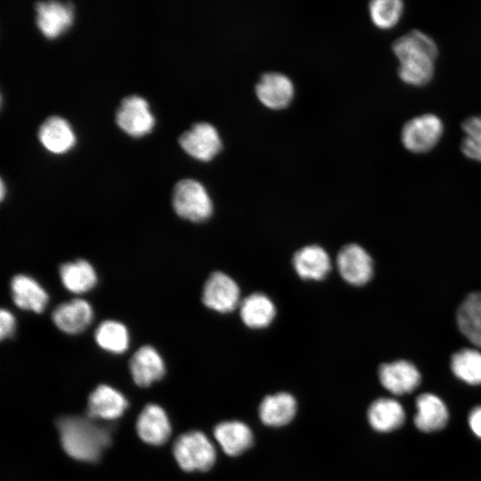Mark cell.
<instances>
[{"instance_id":"6","label":"cell","mask_w":481,"mask_h":481,"mask_svg":"<svg viewBox=\"0 0 481 481\" xmlns=\"http://www.w3.org/2000/svg\"><path fill=\"white\" fill-rule=\"evenodd\" d=\"M115 120L122 131L133 137L150 134L155 125L148 102L136 94L126 96L120 101Z\"/></svg>"},{"instance_id":"16","label":"cell","mask_w":481,"mask_h":481,"mask_svg":"<svg viewBox=\"0 0 481 481\" xmlns=\"http://www.w3.org/2000/svg\"><path fill=\"white\" fill-rule=\"evenodd\" d=\"M136 430L143 442L160 445L168 439L171 426L165 411L160 406L148 404L138 417Z\"/></svg>"},{"instance_id":"2","label":"cell","mask_w":481,"mask_h":481,"mask_svg":"<svg viewBox=\"0 0 481 481\" xmlns=\"http://www.w3.org/2000/svg\"><path fill=\"white\" fill-rule=\"evenodd\" d=\"M57 427L64 451L78 461H98L110 444L108 430L85 418L63 417L58 420Z\"/></svg>"},{"instance_id":"12","label":"cell","mask_w":481,"mask_h":481,"mask_svg":"<svg viewBox=\"0 0 481 481\" xmlns=\"http://www.w3.org/2000/svg\"><path fill=\"white\" fill-rule=\"evenodd\" d=\"M94 311L91 305L80 298L58 305L52 313L55 326L64 333L74 335L84 331L92 322Z\"/></svg>"},{"instance_id":"17","label":"cell","mask_w":481,"mask_h":481,"mask_svg":"<svg viewBox=\"0 0 481 481\" xmlns=\"http://www.w3.org/2000/svg\"><path fill=\"white\" fill-rule=\"evenodd\" d=\"M13 303L20 309L42 313L48 302V295L44 288L32 277L17 274L11 281Z\"/></svg>"},{"instance_id":"26","label":"cell","mask_w":481,"mask_h":481,"mask_svg":"<svg viewBox=\"0 0 481 481\" xmlns=\"http://www.w3.org/2000/svg\"><path fill=\"white\" fill-rule=\"evenodd\" d=\"M273 301L263 293H253L245 298L240 306L242 322L249 328L267 327L275 316Z\"/></svg>"},{"instance_id":"28","label":"cell","mask_w":481,"mask_h":481,"mask_svg":"<svg viewBox=\"0 0 481 481\" xmlns=\"http://www.w3.org/2000/svg\"><path fill=\"white\" fill-rule=\"evenodd\" d=\"M451 369L454 375L470 385L481 384V353L463 348L452 355Z\"/></svg>"},{"instance_id":"4","label":"cell","mask_w":481,"mask_h":481,"mask_svg":"<svg viewBox=\"0 0 481 481\" xmlns=\"http://www.w3.org/2000/svg\"><path fill=\"white\" fill-rule=\"evenodd\" d=\"M173 452L178 465L185 471H207L216 461L212 443L200 431L181 435L175 441Z\"/></svg>"},{"instance_id":"27","label":"cell","mask_w":481,"mask_h":481,"mask_svg":"<svg viewBox=\"0 0 481 481\" xmlns=\"http://www.w3.org/2000/svg\"><path fill=\"white\" fill-rule=\"evenodd\" d=\"M97 345L112 354H122L129 346V333L120 322L105 320L99 324L94 332Z\"/></svg>"},{"instance_id":"31","label":"cell","mask_w":481,"mask_h":481,"mask_svg":"<svg viewBox=\"0 0 481 481\" xmlns=\"http://www.w3.org/2000/svg\"><path fill=\"white\" fill-rule=\"evenodd\" d=\"M16 322L13 314L7 309L0 312V338L4 339L13 335Z\"/></svg>"},{"instance_id":"14","label":"cell","mask_w":481,"mask_h":481,"mask_svg":"<svg viewBox=\"0 0 481 481\" xmlns=\"http://www.w3.org/2000/svg\"><path fill=\"white\" fill-rule=\"evenodd\" d=\"M134 381L139 387H149L165 374V364L158 351L146 345L138 348L129 361Z\"/></svg>"},{"instance_id":"9","label":"cell","mask_w":481,"mask_h":481,"mask_svg":"<svg viewBox=\"0 0 481 481\" xmlns=\"http://www.w3.org/2000/svg\"><path fill=\"white\" fill-rule=\"evenodd\" d=\"M337 266L341 277L352 285L367 283L373 273L371 256L355 243L345 245L337 256Z\"/></svg>"},{"instance_id":"18","label":"cell","mask_w":481,"mask_h":481,"mask_svg":"<svg viewBox=\"0 0 481 481\" xmlns=\"http://www.w3.org/2000/svg\"><path fill=\"white\" fill-rule=\"evenodd\" d=\"M126 407L127 402L122 394L110 386L101 385L89 396L87 414L91 419L115 420Z\"/></svg>"},{"instance_id":"19","label":"cell","mask_w":481,"mask_h":481,"mask_svg":"<svg viewBox=\"0 0 481 481\" xmlns=\"http://www.w3.org/2000/svg\"><path fill=\"white\" fill-rule=\"evenodd\" d=\"M293 267L302 279L319 281L330 270L328 253L318 245H309L298 249L293 256Z\"/></svg>"},{"instance_id":"7","label":"cell","mask_w":481,"mask_h":481,"mask_svg":"<svg viewBox=\"0 0 481 481\" xmlns=\"http://www.w3.org/2000/svg\"><path fill=\"white\" fill-rule=\"evenodd\" d=\"M181 148L200 161L213 159L222 149V141L216 127L207 122L193 124L178 139Z\"/></svg>"},{"instance_id":"21","label":"cell","mask_w":481,"mask_h":481,"mask_svg":"<svg viewBox=\"0 0 481 481\" xmlns=\"http://www.w3.org/2000/svg\"><path fill=\"white\" fill-rule=\"evenodd\" d=\"M214 436L223 451L230 456H238L253 443L250 428L238 420L224 421L216 426Z\"/></svg>"},{"instance_id":"3","label":"cell","mask_w":481,"mask_h":481,"mask_svg":"<svg viewBox=\"0 0 481 481\" xmlns=\"http://www.w3.org/2000/svg\"><path fill=\"white\" fill-rule=\"evenodd\" d=\"M172 206L177 216L196 223L206 221L213 212V203L204 185L190 178L175 184Z\"/></svg>"},{"instance_id":"20","label":"cell","mask_w":481,"mask_h":481,"mask_svg":"<svg viewBox=\"0 0 481 481\" xmlns=\"http://www.w3.org/2000/svg\"><path fill=\"white\" fill-rule=\"evenodd\" d=\"M415 426L423 432H432L443 428L448 421V410L444 403L436 395L425 393L417 397Z\"/></svg>"},{"instance_id":"15","label":"cell","mask_w":481,"mask_h":481,"mask_svg":"<svg viewBox=\"0 0 481 481\" xmlns=\"http://www.w3.org/2000/svg\"><path fill=\"white\" fill-rule=\"evenodd\" d=\"M37 136L44 148L54 154L65 153L76 143V136L69 123L54 115L42 122Z\"/></svg>"},{"instance_id":"13","label":"cell","mask_w":481,"mask_h":481,"mask_svg":"<svg viewBox=\"0 0 481 481\" xmlns=\"http://www.w3.org/2000/svg\"><path fill=\"white\" fill-rule=\"evenodd\" d=\"M379 377L382 386L395 395L412 392L420 381L418 369L406 360L381 364L379 368Z\"/></svg>"},{"instance_id":"1","label":"cell","mask_w":481,"mask_h":481,"mask_svg":"<svg viewBox=\"0 0 481 481\" xmlns=\"http://www.w3.org/2000/svg\"><path fill=\"white\" fill-rule=\"evenodd\" d=\"M399 61L398 76L407 85L423 86L434 77L438 49L435 41L418 29H412L392 44Z\"/></svg>"},{"instance_id":"5","label":"cell","mask_w":481,"mask_h":481,"mask_svg":"<svg viewBox=\"0 0 481 481\" xmlns=\"http://www.w3.org/2000/svg\"><path fill=\"white\" fill-rule=\"evenodd\" d=\"M443 131V122L437 116L424 114L408 120L404 125L401 140L408 151L425 153L436 145Z\"/></svg>"},{"instance_id":"22","label":"cell","mask_w":481,"mask_h":481,"mask_svg":"<svg viewBox=\"0 0 481 481\" xmlns=\"http://www.w3.org/2000/svg\"><path fill=\"white\" fill-rule=\"evenodd\" d=\"M370 425L377 431L389 432L400 428L405 420L402 404L392 398H379L369 407Z\"/></svg>"},{"instance_id":"33","label":"cell","mask_w":481,"mask_h":481,"mask_svg":"<svg viewBox=\"0 0 481 481\" xmlns=\"http://www.w3.org/2000/svg\"><path fill=\"white\" fill-rule=\"evenodd\" d=\"M4 192H5V191H4V182L2 181V182H1V199H2V200H4V193H5Z\"/></svg>"},{"instance_id":"11","label":"cell","mask_w":481,"mask_h":481,"mask_svg":"<svg viewBox=\"0 0 481 481\" xmlns=\"http://www.w3.org/2000/svg\"><path fill=\"white\" fill-rule=\"evenodd\" d=\"M258 100L267 108L281 110L289 106L294 95L292 81L277 72L265 73L256 85Z\"/></svg>"},{"instance_id":"32","label":"cell","mask_w":481,"mask_h":481,"mask_svg":"<svg viewBox=\"0 0 481 481\" xmlns=\"http://www.w3.org/2000/svg\"><path fill=\"white\" fill-rule=\"evenodd\" d=\"M469 424L473 433L481 438V406H477L470 412Z\"/></svg>"},{"instance_id":"30","label":"cell","mask_w":481,"mask_h":481,"mask_svg":"<svg viewBox=\"0 0 481 481\" xmlns=\"http://www.w3.org/2000/svg\"><path fill=\"white\" fill-rule=\"evenodd\" d=\"M465 135L461 150L469 159L481 162V115L466 118L461 124Z\"/></svg>"},{"instance_id":"23","label":"cell","mask_w":481,"mask_h":481,"mask_svg":"<svg viewBox=\"0 0 481 481\" xmlns=\"http://www.w3.org/2000/svg\"><path fill=\"white\" fill-rule=\"evenodd\" d=\"M296 411L295 398L288 393H278L263 399L259 405V417L267 426L281 427L292 420Z\"/></svg>"},{"instance_id":"24","label":"cell","mask_w":481,"mask_h":481,"mask_svg":"<svg viewBox=\"0 0 481 481\" xmlns=\"http://www.w3.org/2000/svg\"><path fill=\"white\" fill-rule=\"evenodd\" d=\"M59 274L64 288L77 294L91 290L97 283L94 268L84 259L62 264Z\"/></svg>"},{"instance_id":"10","label":"cell","mask_w":481,"mask_h":481,"mask_svg":"<svg viewBox=\"0 0 481 481\" xmlns=\"http://www.w3.org/2000/svg\"><path fill=\"white\" fill-rule=\"evenodd\" d=\"M36 24L49 39L63 34L73 22V6L70 3L43 1L35 4Z\"/></svg>"},{"instance_id":"29","label":"cell","mask_w":481,"mask_h":481,"mask_svg":"<svg viewBox=\"0 0 481 481\" xmlns=\"http://www.w3.org/2000/svg\"><path fill=\"white\" fill-rule=\"evenodd\" d=\"M370 16L374 25L381 29L395 26L404 11L400 0H375L369 4Z\"/></svg>"},{"instance_id":"8","label":"cell","mask_w":481,"mask_h":481,"mask_svg":"<svg viewBox=\"0 0 481 481\" xmlns=\"http://www.w3.org/2000/svg\"><path fill=\"white\" fill-rule=\"evenodd\" d=\"M240 289L237 283L222 272L212 273L202 290L203 304L218 313L232 311L239 304Z\"/></svg>"},{"instance_id":"25","label":"cell","mask_w":481,"mask_h":481,"mask_svg":"<svg viewBox=\"0 0 481 481\" xmlns=\"http://www.w3.org/2000/svg\"><path fill=\"white\" fill-rule=\"evenodd\" d=\"M461 333L474 345L481 347V292L469 294L456 314Z\"/></svg>"}]
</instances>
